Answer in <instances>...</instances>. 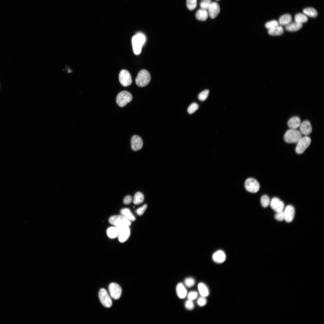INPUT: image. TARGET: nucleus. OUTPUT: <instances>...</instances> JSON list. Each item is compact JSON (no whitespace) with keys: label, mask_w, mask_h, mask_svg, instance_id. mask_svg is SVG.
I'll return each mask as SVG.
<instances>
[{"label":"nucleus","mask_w":324,"mask_h":324,"mask_svg":"<svg viewBox=\"0 0 324 324\" xmlns=\"http://www.w3.org/2000/svg\"><path fill=\"white\" fill-rule=\"evenodd\" d=\"M146 40L145 36L142 33H138L133 36L132 39V44L133 51L135 54L138 55L140 54L142 46Z\"/></svg>","instance_id":"f257e3e1"},{"label":"nucleus","mask_w":324,"mask_h":324,"mask_svg":"<svg viewBox=\"0 0 324 324\" xmlns=\"http://www.w3.org/2000/svg\"><path fill=\"white\" fill-rule=\"evenodd\" d=\"M302 137L301 133L296 129H290L287 130L284 136V141L287 143H296Z\"/></svg>","instance_id":"f03ea898"},{"label":"nucleus","mask_w":324,"mask_h":324,"mask_svg":"<svg viewBox=\"0 0 324 324\" xmlns=\"http://www.w3.org/2000/svg\"><path fill=\"white\" fill-rule=\"evenodd\" d=\"M151 79V76L148 71L146 70H142L138 73L135 79V82L138 86L143 87L149 83Z\"/></svg>","instance_id":"7ed1b4c3"},{"label":"nucleus","mask_w":324,"mask_h":324,"mask_svg":"<svg viewBox=\"0 0 324 324\" xmlns=\"http://www.w3.org/2000/svg\"><path fill=\"white\" fill-rule=\"evenodd\" d=\"M132 98V96L130 92L124 91L120 92L118 94L116 101L119 106L123 107L130 102Z\"/></svg>","instance_id":"20e7f679"},{"label":"nucleus","mask_w":324,"mask_h":324,"mask_svg":"<svg viewBox=\"0 0 324 324\" xmlns=\"http://www.w3.org/2000/svg\"><path fill=\"white\" fill-rule=\"evenodd\" d=\"M110 224L118 227L122 226H129L131 224L130 221L122 215H116L111 217L109 220Z\"/></svg>","instance_id":"39448f33"},{"label":"nucleus","mask_w":324,"mask_h":324,"mask_svg":"<svg viewBox=\"0 0 324 324\" xmlns=\"http://www.w3.org/2000/svg\"><path fill=\"white\" fill-rule=\"evenodd\" d=\"M311 142L310 138L306 136L302 137L298 142L296 151L298 154L303 153L310 146Z\"/></svg>","instance_id":"423d86ee"},{"label":"nucleus","mask_w":324,"mask_h":324,"mask_svg":"<svg viewBox=\"0 0 324 324\" xmlns=\"http://www.w3.org/2000/svg\"><path fill=\"white\" fill-rule=\"evenodd\" d=\"M245 187L248 191L256 193L259 190L260 186L259 182L255 179L253 178H249L245 181Z\"/></svg>","instance_id":"0eeeda50"},{"label":"nucleus","mask_w":324,"mask_h":324,"mask_svg":"<svg viewBox=\"0 0 324 324\" xmlns=\"http://www.w3.org/2000/svg\"><path fill=\"white\" fill-rule=\"evenodd\" d=\"M98 295L100 301L104 306L107 308H110L112 306V302L111 298L105 289H100Z\"/></svg>","instance_id":"6e6552de"},{"label":"nucleus","mask_w":324,"mask_h":324,"mask_svg":"<svg viewBox=\"0 0 324 324\" xmlns=\"http://www.w3.org/2000/svg\"><path fill=\"white\" fill-rule=\"evenodd\" d=\"M119 80L121 84L126 87L130 85L132 82L131 76L129 72L125 70H122L119 75Z\"/></svg>","instance_id":"1a4fd4ad"},{"label":"nucleus","mask_w":324,"mask_h":324,"mask_svg":"<svg viewBox=\"0 0 324 324\" xmlns=\"http://www.w3.org/2000/svg\"><path fill=\"white\" fill-rule=\"evenodd\" d=\"M129 227L127 226H122L116 227L118 231V236L120 242H124L129 238L130 235V230Z\"/></svg>","instance_id":"9d476101"},{"label":"nucleus","mask_w":324,"mask_h":324,"mask_svg":"<svg viewBox=\"0 0 324 324\" xmlns=\"http://www.w3.org/2000/svg\"><path fill=\"white\" fill-rule=\"evenodd\" d=\"M109 290L111 296L114 299L117 300L120 298L122 290L118 284L114 283H111L109 286Z\"/></svg>","instance_id":"9b49d317"},{"label":"nucleus","mask_w":324,"mask_h":324,"mask_svg":"<svg viewBox=\"0 0 324 324\" xmlns=\"http://www.w3.org/2000/svg\"><path fill=\"white\" fill-rule=\"evenodd\" d=\"M131 147L134 151L140 149L143 145V141L139 136L134 135L132 136L131 140Z\"/></svg>","instance_id":"f8f14e48"},{"label":"nucleus","mask_w":324,"mask_h":324,"mask_svg":"<svg viewBox=\"0 0 324 324\" xmlns=\"http://www.w3.org/2000/svg\"><path fill=\"white\" fill-rule=\"evenodd\" d=\"M270 206L276 212L283 211L284 205V202L277 197L273 198L270 202Z\"/></svg>","instance_id":"ddd939ff"},{"label":"nucleus","mask_w":324,"mask_h":324,"mask_svg":"<svg viewBox=\"0 0 324 324\" xmlns=\"http://www.w3.org/2000/svg\"><path fill=\"white\" fill-rule=\"evenodd\" d=\"M284 212L285 220L288 223L292 222L294 218L295 214V210L293 207L290 205L287 206Z\"/></svg>","instance_id":"4468645a"},{"label":"nucleus","mask_w":324,"mask_h":324,"mask_svg":"<svg viewBox=\"0 0 324 324\" xmlns=\"http://www.w3.org/2000/svg\"><path fill=\"white\" fill-rule=\"evenodd\" d=\"M208 13L210 17L214 19L218 15L220 9L219 4L216 2H212L208 9Z\"/></svg>","instance_id":"2eb2a0df"},{"label":"nucleus","mask_w":324,"mask_h":324,"mask_svg":"<svg viewBox=\"0 0 324 324\" xmlns=\"http://www.w3.org/2000/svg\"><path fill=\"white\" fill-rule=\"evenodd\" d=\"M300 130L301 134L307 135L310 134L312 131V127L311 124L308 121H304L300 124Z\"/></svg>","instance_id":"dca6fc26"},{"label":"nucleus","mask_w":324,"mask_h":324,"mask_svg":"<svg viewBox=\"0 0 324 324\" xmlns=\"http://www.w3.org/2000/svg\"><path fill=\"white\" fill-rule=\"evenodd\" d=\"M212 259L216 263H221L223 262L226 260V256L224 252L221 250H219L213 255Z\"/></svg>","instance_id":"f3484780"},{"label":"nucleus","mask_w":324,"mask_h":324,"mask_svg":"<svg viewBox=\"0 0 324 324\" xmlns=\"http://www.w3.org/2000/svg\"><path fill=\"white\" fill-rule=\"evenodd\" d=\"M176 290L177 295L179 298L183 299L187 296V290L182 283H180L177 285Z\"/></svg>","instance_id":"a211bd4d"},{"label":"nucleus","mask_w":324,"mask_h":324,"mask_svg":"<svg viewBox=\"0 0 324 324\" xmlns=\"http://www.w3.org/2000/svg\"><path fill=\"white\" fill-rule=\"evenodd\" d=\"M301 124V119L298 116H294L288 120L287 124L288 127L292 129H296L299 127Z\"/></svg>","instance_id":"6ab92c4d"},{"label":"nucleus","mask_w":324,"mask_h":324,"mask_svg":"<svg viewBox=\"0 0 324 324\" xmlns=\"http://www.w3.org/2000/svg\"><path fill=\"white\" fill-rule=\"evenodd\" d=\"M302 27V24L296 22H291L286 25V29L290 32H295L300 29Z\"/></svg>","instance_id":"aec40b11"},{"label":"nucleus","mask_w":324,"mask_h":324,"mask_svg":"<svg viewBox=\"0 0 324 324\" xmlns=\"http://www.w3.org/2000/svg\"><path fill=\"white\" fill-rule=\"evenodd\" d=\"M208 16L206 10L201 9L198 10L196 14V17L198 20L204 21L207 20Z\"/></svg>","instance_id":"412c9836"},{"label":"nucleus","mask_w":324,"mask_h":324,"mask_svg":"<svg viewBox=\"0 0 324 324\" xmlns=\"http://www.w3.org/2000/svg\"><path fill=\"white\" fill-rule=\"evenodd\" d=\"M198 288L201 296L206 297L209 294V290L207 286L204 283H200L198 285Z\"/></svg>","instance_id":"4be33fe9"},{"label":"nucleus","mask_w":324,"mask_h":324,"mask_svg":"<svg viewBox=\"0 0 324 324\" xmlns=\"http://www.w3.org/2000/svg\"><path fill=\"white\" fill-rule=\"evenodd\" d=\"M120 213L121 215L130 221H134L135 220V218L128 208H125L122 209L121 210Z\"/></svg>","instance_id":"5701e85b"},{"label":"nucleus","mask_w":324,"mask_h":324,"mask_svg":"<svg viewBox=\"0 0 324 324\" xmlns=\"http://www.w3.org/2000/svg\"><path fill=\"white\" fill-rule=\"evenodd\" d=\"M283 32L284 29L283 27L279 26L269 29L268 31V34L272 36L280 35L282 34Z\"/></svg>","instance_id":"b1692460"},{"label":"nucleus","mask_w":324,"mask_h":324,"mask_svg":"<svg viewBox=\"0 0 324 324\" xmlns=\"http://www.w3.org/2000/svg\"><path fill=\"white\" fill-rule=\"evenodd\" d=\"M291 16L289 14H286L279 18L278 23L280 25L286 26L291 22Z\"/></svg>","instance_id":"393cba45"},{"label":"nucleus","mask_w":324,"mask_h":324,"mask_svg":"<svg viewBox=\"0 0 324 324\" xmlns=\"http://www.w3.org/2000/svg\"><path fill=\"white\" fill-rule=\"evenodd\" d=\"M303 11L305 15L311 17H315L318 15L316 10L312 7L305 8L303 9Z\"/></svg>","instance_id":"a878e982"},{"label":"nucleus","mask_w":324,"mask_h":324,"mask_svg":"<svg viewBox=\"0 0 324 324\" xmlns=\"http://www.w3.org/2000/svg\"><path fill=\"white\" fill-rule=\"evenodd\" d=\"M108 236L111 238H114L118 236V231L116 227H111L107 230Z\"/></svg>","instance_id":"bb28decb"},{"label":"nucleus","mask_w":324,"mask_h":324,"mask_svg":"<svg viewBox=\"0 0 324 324\" xmlns=\"http://www.w3.org/2000/svg\"><path fill=\"white\" fill-rule=\"evenodd\" d=\"M144 200V196L142 193L138 192L135 194L133 200V203L134 204H140L143 202Z\"/></svg>","instance_id":"cd10ccee"},{"label":"nucleus","mask_w":324,"mask_h":324,"mask_svg":"<svg viewBox=\"0 0 324 324\" xmlns=\"http://www.w3.org/2000/svg\"><path fill=\"white\" fill-rule=\"evenodd\" d=\"M295 20L296 22L302 24L307 22L308 18L304 14L299 13L295 16Z\"/></svg>","instance_id":"c85d7f7f"},{"label":"nucleus","mask_w":324,"mask_h":324,"mask_svg":"<svg viewBox=\"0 0 324 324\" xmlns=\"http://www.w3.org/2000/svg\"><path fill=\"white\" fill-rule=\"evenodd\" d=\"M260 203L263 207H268L270 203V200L268 196L266 195L262 196L260 198Z\"/></svg>","instance_id":"c756f323"},{"label":"nucleus","mask_w":324,"mask_h":324,"mask_svg":"<svg viewBox=\"0 0 324 324\" xmlns=\"http://www.w3.org/2000/svg\"><path fill=\"white\" fill-rule=\"evenodd\" d=\"M197 0H187L186 5L190 10L194 9L196 7Z\"/></svg>","instance_id":"7c9ffc66"},{"label":"nucleus","mask_w":324,"mask_h":324,"mask_svg":"<svg viewBox=\"0 0 324 324\" xmlns=\"http://www.w3.org/2000/svg\"><path fill=\"white\" fill-rule=\"evenodd\" d=\"M278 22L276 20H272L267 22L265 25V27L270 29L276 27L279 25Z\"/></svg>","instance_id":"2f4dec72"},{"label":"nucleus","mask_w":324,"mask_h":324,"mask_svg":"<svg viewBox=\"0 0 324 324\" xmlns=\"http://www.w3.org/2000/svg\"><path fill=\"white\" fill-rule=\"evenodd\" d=\"M211 3V0H202L200 3V6L201 9L208 10Z\"/></svg>","instance_id":"473e14b6"},{"label":"nucleus","mask_w":324,"mask_h":324,"mask_svg":"<svg viewBox=\"0 0 324 324\" xmlns=\"http://www.w3.org/2000/svg\"><path fill=\"white\" fill-rule=\"evenodd\" d=\"M199 108L198 104L195 103L191 104L188 109V112L189 114H192L195 112Z\"/></svg>","instance_id":"72a5a7b5"},{"label":"nucleus","mask_w":324,"mask_h":324,"mask_svg":"<svg viewBox=\"0 0 324 324\" xmlns=\"http://www.w3.org/2000/svg\"><path fill=\"white\" fill-rule=\"evenodd\" d=\"M209 93L208 90H205L200 93L198 97V99L201 101L205 100L207 98Z\"/></svg>","instance_id":"f704fd0d"},{"label":"nucleus","mask_w":324,"mask_h":324,"mask_svg":"<svg viewBox=\"0 0 324 324\" xmlns=\"http://www.w3.org/2000/svg\"><path fill=\"white\" fill-rule=\"evenodd\" d=\"M184 282L185 285L189 288L193 286L195 283V280L193 278L191 277L186 278L184 280Z\"/></svg>","instance_id":"c9c22d12"},{"label":"nucleus","mask_w":324,"mask_h":324,"mask_svg":"<svg viewBox=\"0 0 324 324\" xmlns=\"http://www.w3.org/2000/svg\"><path fill=\"white\" fill-rule=\"evenodd\" d=\"M198 296L197 292L195 291L190 292L188 295V299L193 301L196 299Z\"/></svg>","instance_id":"e433bc0d"},{"label":"nucleus","mask_w":324,"mask_h":324,"mask_svg":"<svg viewBox=\"0 0 324 324\" xmlns=\"http://www.w3.org/2000/svg\"><path fill=\"white\" fill-rule=\"evenodd\" d=\"M197 303V304L200 307L205 306L207 303V300L206 297L201 296L198 298Z\"/></svg>","instance_id":"4c0bfd02"},{"label":"nucleus","mask_w":324,"mask_h":324,"mask_svg":"<svg viewBox=\"0 0 324 324\" xmlns=\"http://www.w3.org/2000/svg\"><path fill=\"white\" fill-rule=\"evenodd\" d=\"M185 307L188 310H192L194 308V304L192 301L188 299L185 302Z\"/></svg>","instance_id":"58836bf2"},{"label":"nucleus","mask_w":324,"mask_h":324,"mask_svg":"<svg viewBox=\"0 0 324 324\" xmlns=\"http://www.w3.org/2000/svg\"><path fill=\"white\" fill-rule=\"evenodd\" d=\"M274 216L275 219L278 221H282L284 220V211L276 212Z\"/></svg>","instance_id":"ea45409f"},{"label":"nucleus","mask_w":324,"mask_h":324,"mask_svg":"<svg viewBox=\"0 0 324 324\" xmlns=\"http://www.w3.org/2000/svg\"><path fill=\"white\" fill-rule=\"evenodd\" d=\"M147 207V205L145 204L138 208L136 211L137 214L139 216L142 215L146 209Z\"/></svg>","instance_id":"a19ab883"},{"label":"nucleus","mask_w":324,"mask_h":324,"mask_svg":"<svg viewBox=\"0 0 324 324\" xmlns=\"http://www.w3.org/2000/svg\"><path fill=\"white\" fill-rule=\"evenodd\" d=\"M132 201V198L131 196H130L128 195L124 197L123 202V203L125 204H129Z\"/></svg>","instance_id":"79ce46f5"},{"label":"nucleus","mask_w":324,"mask_h":324,"mask_svg":"<svg viewBox=\"0 0 324 324\" xmlns=\"http://www.w3.org/2000/svg\"><path fill=\"white\" fill-rule=\"evenodd\" d=\"M216 0L218 1V0Z\"/></svg>","instance_id":"37998d69"}]
</instances>
